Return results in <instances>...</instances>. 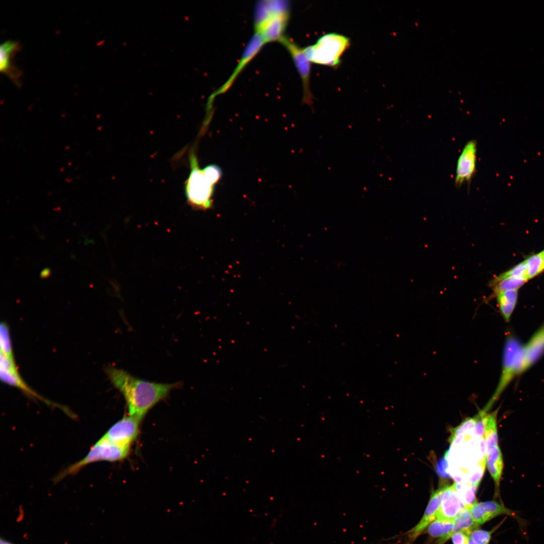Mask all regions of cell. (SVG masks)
I'll use <instances>...</instances> for the list:
<instances>
[{
    "label": "cell",
    "instance_id": "obj_17",
    "mask_svg": "<svg viewBox=\"0 0 544 544\" xmlns=\"http://www.w3.org/2000/svg\"><path fill=\"white\" fill-rule=\"evenodd\" d=\"M486 463L488 471L495 483V493L499 494L500 483L504 468L503 456L499 445L486 450Z\"/></svg>",
    "mask_w": 544,
    "mask_h": 544
},
{
    "label": "cell",
    "instance_id": "obj_16",
    "mask_svg": "<svg viewBox=\"0 0 544 544\" xmlns=\"http://www.w3.org/2000/svg\"><path fill=\"white\" fill-rule=\"evenodd\" d=\"M444 487L433 492L427 507L420 522L409 532V540L413 541L419 536L426 527L436 517L440 506Z\"/></svg>",
    "mask_w": 544,
    "mask_h": 544
},
{
    "label": "cell",
    "instance_id": "obj_25",
    "mask_svg": "<svg viewBox=\"0 0 544 544\" xmlns=\"http://www.w3.org/2000/svg\"><path fill=\"white\" fill-rule=\"evenodd\" d=\"M508 277L524 278L528 281L527 277L526 266L524 260L517 263L507 270L495 276L493 279L500 280Z\"/></svg>",
    "mask_w": 544,
    "mask_h": 544
},
{
    "label": "cell",
    "instance_id": "obj_28",
    "mask_svg": "<svg viewBox=\"0 0 544 544\" xmlns=\"http://www.w3.org/2000/svg\"><path fill=\"white\" fill-rule=\"evenodd\" d=\"M487 413L482 410L475 416L473 434L477 437H485V416Z\"/></svg>",
    "mask_w": 544,
    "mask_h": 544
},
{
    "label": "cell",
    "instance_id": "obj_26",
    "mask_svg": "<svg viewBox=\"0 0 544 544\" xmlns=\"http://www.w3.org/2000/svg\"><path fill=\"white\" fill-rule=\"evenodd\" d=\"M495 530V528L490 531L475 529L470 532V538L475 544H489Z\"/></svg>",
    "mask_w": 544,
    "mask_h": 544
},
{
    "label": "cell",
    "instance_id": "obj_24",
    "mask_svg": "<svg viewBox=\"0 0 544 544\" xmlns=\"http://www.w3.org/2000/svg\"><path fill=\"white\" fill-rule=\"evenodd\" d=\"M524 260L526 264L528 280L538 276L544 271V256L540 252L528 256Z\"/></svg>",
    "mask_w": 544,
    "mask_h": 544
},
{
    "label": "cell",
    "instance_id": "obj_8",
    "mask_svg": "<svg viewBox=\"0 0 544 544\" xmlns=\"http://www.w3.org/2000/svg\"><path fill=\"white\" fill-rule=\"evenodd\" d=\"M0 355V375L3 382L19 388L29 397L40 400L49 406L53 405V402L41 396L25 383L17 369L13 353H1Z\"/></svg>",
    "mask_w": 544,
    "mask_h": 544
},
{
    "label": "cell",
    "instance_id": "obj_32",
    "mask_svg": "<svg viewBox=\"0 0 544 544\" xmlns=\"http://www.w3.org/2000/svg\"><path fill=\"white\" fill-rule=\"evenodd\" d=\"M49 274V270L48 269H45L43 270L41 274V277H46Z\"/></svg>",
    "mask_w": 544,
    "mask_h": 544
},
{
    "label": "cell",
    "instance_id": "obj_2",
    "mask_svg": "<svg viewBox=\"0 0 544 544\" xmlns=\"http://www.w3.org/2000/svg\"><path fill=\"white\" fill-rule=\"evenodd\" d=\"M290 18V6L284 1H263L256 5L254 18V33L264 42L280 41L285 36Z\"/></svg>",
    "mask_w": 544,
    "mask_h": 544
},
{
    "label": "cell",
    "instance_id": "obj_12",
    "mask_svg": "<svg viewBox=\"0 0 544 544\" xmlns=\"http://www.w3.org/2000/svg\"><path fill=\"white\" fill-rule=\"evenodd\" d=\"M467 508L473 520L478 525L484 524L502 515H507L515 518H518L515 511L494 500L476 503Z\"/></svg>",
    "mask_w": 544,
    "mask_h": 544
},
{
    "label": "cell",
    "instance_id": "obj_6",
    "mask_svg": "<svg viewBox=\"0 0 544 544\" xmlns=\"http://www.w3.org/2000/svg\"><path fill=\"white\" fill-rule=\"evenodd\" d=\"M191 171L185 182V194L189 205L196 210H206L212 206L215 184L199 168L194 156L190 158Z\"/></svg>",
    "mask_w": 544,
    "mask_h": 544
},
{
    "label": "cell",
    "instance_id": "obj_18",
    "mask_svg": "<svg viewBox=\"0 0 544 544\" xmlns=\"http://www.w3.org/2000/svg\"><path fill=\"white\" fill-rule=\"evenodd\" d=\"M518 290H509L497 294L496 298L500 314L506 322H509L516 307Z\"/></svg>",
    "mask_w": 544,
    "mask_h": 544
},
{
    "label": "cell",
    "instance_id": "obj_34",
    "mask_svg": "<svg viewBox=\"0 0 544 544\" xmlns=\"http://www.w3.org/2000/svg\"><path fill=\"white\" fill-rule=\"evenodd\" d=\"M468 544H475L469 537Z\"/></svg>",
    "mask_w": 544,
    "mask_h": 544
},
{
    "label": "cell",
    "instance_id": "obj_20",
    "mask_svg": "<svg viewBox=\"0 0 544 544\" xmlns=\"http://www.w3.org/2000/svg\"><path fill=\"white\" fill-rule=\"evenodd\" d=\"M454 526V521L436 519L429 525L427 532L432 537H440L438 543L442 544L451 536Z\"/></svg>",
    "mask_w": 544,
    "mask_h": 544
},
{
    "label": "cell",
    "instance_id": "obj_19",
    "mask_svg": "<svg viewBox=\"0 0 544 544\" xmlns=\"http://www.w3.org/2000/svg\"><path fill=\"white\" fill-rule=\"evenodd\" d=\"M527 281V280L520 278L508 277L500 280L493 279L489 283L493 293L489 299L495 298L497 294L505 291L518 290Z\"/></svg>",
    "mask_w": 544,
    "mask_h": 544
},
{
    "label": "cell",
    "instance_id": "obj_11",
    "mask_svg": "<svg viewBox=\"0 0 544 544\" xmlns=\"http://www.w3.org/2000/svg\"><path fill=\"white\" fill-rule=\"evenodd\" d=\"M265 44L262 37L259 35L254 33L247 44L240 59L229 79L210 96L208 101L209 104L216 96L223 94L229 90L242 70L256 55Z\"/></svg>",
    "mask_w": 544,
    "mask_h": 544
},
{
    "label": "cell",
    "instance_id": "obj_9",
    "mask_svg": "<svg viewBox=\"0 0 544 544\" xmlns=\"http://www.w3.org/2000/svg\"><path fill=\"white\" fill-rule=\"evenodd\" d=\"M477 142L474 140L468 141L464 146L456 163L454 183L459 188L469 184L477 169Z\"/></svg>",
    "mask_w": 544,
    "mask_h": 544
},
{
    "label": "cell",
    "instance_id": "obj_13",
    "mask_svg": "<svg viewBox=\"0 0 544 544\" xmlns=\"http://www.w3.org/2000/svg\"><path fill=\"white\" fill-rule=\"evenodd\" d=\"M21 49L20 44L13 40H7L0 47V71L17 86L20 85L22 73L13 63L16 53Z\"/></svg>",
    "mask_w": 544,
    "mask_h": 544
},
{
    "label": "cell",
    "instance_id": "obj_22",
    "mask_svg": "<svg viewBox=\"0 0 544 544\" xmlns=\"http://www.w3.org/2000/svg\"><path fill=\"white\" fill-rule=\"evenodd\" d=\"M453 533L462 531L468 535L478 526L473 520L468 508L464 507L458 513L454 520Z\"/></svg>",
    "mask_w": 544,
    "mask_h": 544
},
{
    "label": "cell",
    "instance_id": "obj_33",
    "mask_svg": "<svg viewBox=\"0 0 544 544\" xmlns=\"http://www.w3.org/2000/svg\"><path fill=\"white\" fill-rule=\"evenodd\" d=\"M0 544H14V543L11 542L7 540L6 539H5L4 538H1V539H0Z\"/></svg>",
    "mask_w": 544,
    "mask_h": 544
},
{
    "label": "cell",
    "instance_id": "obj_35",
    "mask_svg": "<svg viewBox=\"0 0 544 544\" xmlns=\"http://www.w3.org/2000/svg\"><path fill=\"white\" fill-rule=\"evenodd\" d=\"M540 252H541V253H542V255H543V256H544V249H543V250H542V251H541Z\"/></svg>",
    "mask_w": 544,
    "mask_h": 544
},
{
    "label": "cell",
    "instance_id": "obj_23",
    "mask_svg": "<svg viewBox=\"0 0 544 544\" xmlns=\"http://www.w3.org/2000/svg\"><path fill=\"white\" fill-rule=\"evenodd\" d=\"M453 485L464 507L468 508L477 503L475 492L478 487L461 483Z\"/></svg>",
    "mask_w": 544,
    "mask_h": 544
},
{
    "label": "cell",
    "instance_id": "obj_27",
    "mask_svg": "<svg viewBox=\"0 0 544 544\" xmlns=\"http://www.w3.org/2000/svg\"><path fill=\"white\" fill-rule=\"evenodd\" d=\"M475 421V416L465 420L459 426L452 429L450 439L461 434H466L472 430L474 428Z\"/></svg>",
    "mask_w": 544,
    "mask_h": 544
},
{
    "label": "cell",
    "instance_id": "obj_3",
    "mask_svg": "<svg viewBox=\"0 0 544 544\" xmlns=\"http://www.w3.org/2000/svg\"><path fill=\"white\" fill-rule=\"evenodd\" d=\"M523 348V344L516 336L509 333L507 335L499 380L495 392L483 411L487 413L515 377L522 374Z\"/></svg>",
    "mask_w": 544,
    "mask_h": 544
},
{
    "label": "cell",
    "instance_id": "obj_21",
    "mask_svg": "<svg viewBox=\"0 0 544 544\" xmlns=\"http://www.w3.org/2000/svg\"><path fill=\"white\" fill-rule=\"evenodd\" d=\"M497 413V410L490 414L487 413L485 416V440L486 450L499 445L496 422Z\"/></svg>",
    "mask_w": 544,
    "mask_h": 544
},
{
    "label": "cell",
    "instance_id": "obj_30",
    "mask_svg": "<svg viewBox=\"0 0 544 544\" xmlns=\"http://www.w3.org/2000/svg\"><path fill=\"white\" fill-rule=\"evenodd\" d=\"M448 464L447 452L446 451L443 457L438 461L436 466V472L440 477L447 478L450 477V475L448 471Z\"/></svg>",
    "mask_w": 544,
    "mask_h": 544
},
{
    "label": "cell",
    "instance_id": "obj_4",
    "mask_svg": "<svg viewBox=\"0 0 544 544\" xmlns=\"http://www.w3.org/2000/svg\"><path fill=\"white\" fill-rule=\"evenodd\" d=\"M129 447L119 445L102 436L90 448L82 459L69 465L58 473L53 481L57 483L71 475L77 473L87 465L98 461H116L125 458L129 452Z\"/></svg>",
    "mask_w": 544,
    "mask_h": 544
},
{
    "label": "cell",
    "instance_id": "obj_29",
    "mask_svg": "<svg viewBox=\"0 0 544 544\" xmlns=\"http://www.w3.org/2000/svg\"><path fill=\"white\" fill-rule=\"evenodd\" d=\"M208 178L216 184L222 177V171L220 168L216 165H210L203 169Z\"/></svg>",
    "mask_w": 544,
    "mask_h": 544
},
{
    "label": "cell",
    "instance_id": "obj_14",
    "mask_svg": "<svg viewBox=\"0 0 544 544\" xmlns=\"http://www.w3.org/2000/svg\"><path fill=\"white\" fill-rule=\"evenodd\" d=\"M544 355V323L523 344L522 373L535 364Z\"/></svg>",
    "mask_w": 544,
    "mask_h": 544
},
{
    "label": "cell",
    "instance_id": "obj_5",
    "mask_svg": "<svg viewBox=\"0 0 544 544\" xmlns=\"http://www.w3.org/2000/svg\"><path fill=\"white\" fill-rule=\"evenodd\" d=\"M350 45L348 37L331 33L323 35L314 44L303 48V51L310 62L334 66L339 63L341 57Z\"/></svg>",
    "mask_w": 544,
    "mask_h": 544
},
{
    "label": "cell",
    "instance_id": "obj_7",
    "mask_svg": "<svg viewBox=\"0 0 544 544\" xmlns=\"http://www.w3.org/2000/svg\"><path fill=\"white\" fill-rule=\"evenodd\" d=\"M280 42L291 55L301 79L303 85L302 102L312 106L313 97L310 88L311 62L305 55L303 48H301L294 41L285 36Z\"/></svg>",
    "mask_w": 544,
    "mask_h": 544
},
{
    "label": "cell",
    "instance_id": "obj_31",
    "mask_svg": "<svg viewBox=\"0 0 544 544\" xmlns=\"http://www.w3.org/2000/svg\"><path fill=\"white\" fill-rule=\"evenodd\" d=\"M468 535V534L462 531L453 533L451 536L453 544H468L469 539Z\"/></svg>",
    "mask_w": 544,
    "mask_h": 544
},
{
    "label": "cell",
    "instance_id": "obj_1",
    "mask_svg": "<svg viewBox=\"0 0 544 544\" xmlns=\"http://www.w3.org/2000/svg\"><path fill=\"white\" fill-rule=\"evenodd\" d=\"M105 372L124 396L128 415L141 421L154 405L181 385V382L161 383L143 380L112 366L107 367Z\"/></svg>",
    "mask_w": 544,
    "mask_h": 544
},
{
    "label": "cell",
    "instance_id": "obj_15",
    "mask_svg": "<svg viewBox=\"0 0 544 544\" xmlns=\"http://www.w3.org/2000/svg\"><path fill=\"white\" fill-rule=\"evenodd\" d=\"M463 507L464 506L453 485L444 487L441 503L436 515L437 519L454 521Z\"/></svg>",
    "mask_w": 544,
    "mask_h": 544
},
{
    "label": "cell",
    "instance_id": "obj_10",
    "mask_svg": "<svg viewBox=\"0 0 544 544\" xmlns=\"http://www.w3.org/2000/svg\"><path fill=\"white\" fill-rule=\"evenodd\" d=\"M141 420L128 415L114 424L103 436L122 446L130 447L140 432Z\"/></svg>",
    "mask_w": 544,
    "mask_h": 544
}]
</instances>
